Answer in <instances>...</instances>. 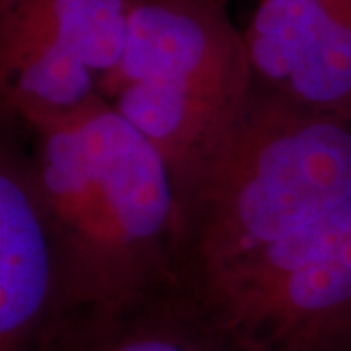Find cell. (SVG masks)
<instances>
[{"instance_id": "6da1fadb", "label": "cell", "mask_w": 351, "mask_h": 351, "mask_svg": "<svg viewBox=\"0 0 351 351\" xmlns=\"http://www.w3.org/2000/svg\"><path fill=\"white\" fill-rule=\"evenodd\" d=\"M63 260L69 320L180 285V197L158 151L108 104L32 133Z\"/></svg>"}, {"instance_id": "7a4b0ae2", "label": "cell", "mask_w": 351, "mask_h": 351, "mask_svg": "<svg viewBox=\"0 0 351 351\" xmlns=\"http://www.w3.org/2000/svg\"><path fill=\"white\" fill-rule=\"evenodd\" d=\"M351 199V119L252 84L180 207V283L311 226Z\"/></svg>"}, {"instance_id": "3957f363", "label": "cell", "mask_w": 351, "mask_h": 351, "mask_svg": "<svg viewBox=\"0 0 351 351\" xmlns=\"http://www.w3.org/2000/svg\"><path fill=\"white\" fill-rule=\"evenodd\" d=\"M252 88L244 34L225 0H129L123 53L100 90L168 164L178 197L197 186Z\"/></svg>"}, {"instance_id": "277c9868", "label": "cell", "mask_w": 351, "mask_h": 351, "mask_svg": "<svg viewBox=\"0 0 351 351\" xmlns=\"http://www.w3.org/2000/svg\"><path fill=\"white\" fill-rule=\"evenodd\" d=\"M180 287L242 350L336 351L351 338V199Z\"/></svg>"}, {"instance_id": "5b68a950", "label": "cell", "mask_w": 351, "mask_h": 351, "mask_svg": "<svg viewBox=\"0 0 351 351\" xmlns=\"http://www.w3.org/2000/svg\"><path fill=\"white\" fill-rule=\"evenodd\" d=\"M69 322L63 260L29 152L0 154V351H47Z\"/></svg>"}, {"instance_id": "8992f818", "label": "cell", "mask_w": 351, "mask_h": 351, "mask_svg": "<svg viewBox=\"0 0 351 351\" xmlns=\"http://www.w3.org/2000/svg\"><path fill=\"white\" fill-rule=\"evenodd\" d=\"M250 39L269 94L351 119V0H260Z\"/></svg>"}, {"instance_id": "52a82bcc", "label": "cell", "mask_w": 351, "mask_h": 351, "mask_svg": "<svg viewBox=\"0 0 351 351\" xmlns=\"http://www.w3.org/2000/svg\"><path fill=\"white\" fill-rule=\"evenodd\" d=\"M0 98L4 119L29 133L78 123L108 104L100 76L24 2L0 4Z\"/></svg>"}, {"instance_id": "ba28073f", "label": "cell", "mask_w": 351, "mask_h": 351, "mask_svg": "<svg viewBox=\"0 0 351 351\" xmlns=\"http://www.w3.org/2000/svg\"><path fill=\"white\" fill-rule=\"evenodd\" d=\"M47 351H246L180 287L160 289L112 313L73 316Z\"/></svg>"}, {"instance_id": "9c48e42d", "label": "cell", "mask_w": 351, "mask_h": 351, "mask_svg": "<svg viewBox=\"0 0 351 351\" xmlns=\"http://www.w3.org/2000/svg\"><path fill=\"white\" fill-rule=\"evenodd\" d=\"M10 2L27 4L100 78L112 73L123 53L129 0H0Z\"/></svg>"}, {"instance_id": "30bf717a", "label": "cell", "mask_w": 351, "mask_h": 351, "mask_svg": "<svg viewBox=\"0 0 351 351\" xmlns=\"http://www.w3.org/2000/svg\"><path fill=\"white\" fill-rule=\"evenodd\" d=\"M336 351H351V338L348 339V341H346V343H343L341 348H338Z\"/></svg>"}]
</instances>
